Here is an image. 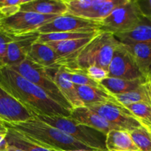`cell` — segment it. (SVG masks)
<instances>
[{
    "label": "cell",
    "mask_w": 151,
    "mask_h": 151,
    "mask_svg": "<svg viewBox=\"0 0 151 151\" xmlns=\"http://www.w3.org/2000/svg\"><path fill=\"white\" fill-rule=\"evenodd\" d=\"M0 85L35 115L69 117L70 111L55 101L44 90L8 66L0 68Z\"/></svg>",
    "instance_id": "obj_1"
},
{
    "label": "cell",
    "mask_w": 151,
    "mask_h": 151,
    "mask_svg": "<svg viewBox=\"0 0 151 151\" xmlns=\"http://www.w3.org/2000/svg\"><path fill=\"white\" fill-rule=\"evenodd\" d=\"M7 128H11L42 147L64 150H97L85 145L60 130L54 128L34 116L27 121L17 123L4 122Z\"/></svg>",
    "instance_id": "obj_2"
},
{
    "label": "cell",
    "mask_w": 151,
    "mask_h": 151,
    "mask_svg": "<svg viewBox=\"0 0 151 151\" xmlns=\"http://www.w3.org/2000/svg\"><path fill=\"white\" fill-rule=\"evenodd\" d=\"M119 44L114 34L100 31L80 52L74 69H85L95 65L108 71L115 49Z\"/></svg>",
    "instance_id": "obj_3"
},
{
    "label": "cell",
    "mask_w": 151,
    "mask_h": 151,
    "mask_svg": "<svg viewBox=\"0 0 151 151\" xmlns=\"http://www.w3.org/2000/svg\"><path fill=\"white\" fill-rule=\"evenodd\" d=\"M35 117L54 128L60 130L88 147L99 151H107L106 136L103 133L63 116L35 115Z\"/></svg>",
    "instance_id": "obj_4"
},
{
    "label": "cell",
    "mask_w": 151,
    "mask_h": 151,
    "mask_svg": "<svg viewBox=\"0 0 151 151\" xmlns=\"http://www.w3.org/2000/svg\"><path fill=\"white\" fill-rule=\"evenodd\" d=\"M10 67L29 82L44 90L55 101L63 108L70 111L73 109L59 90L49 69L34 63L27 58L19 64Z\"/></svg>",
    "instance_id": "obj_5"
},
{
    "label": "cell",
    "mask_w": 151,
    "mask_h": 151,
    "mask_svg": "<svg viewBox=\"0 0 151 151\" xmlns=\"http://www.w3.org/2000/svg\"><path fill=\"white\" fill-rule=\"evenodd\" d=\"M143 16L137 0H127L100 22V30L114 35L128 32L139 23Z\"/></svg>",
    "instance_id": "obj_6"
},
{
    "label": "cell",
    "mask_w": 151,
    "mask_h": 151,
    "mask_svg": "<svg viewBox=\"0 0 151 151\" xmlns=\"http://www.w3.org/2000/svg\"><path fill=\"white\" fill-rule=\"evenodd\" d=\"M57 16L19 11L10 17L0 19V29L11 36L24 35L37 31Z\"/></svg>",
    "instance_id": "obj_7"
},
{
    "label": "cell",
    "mask_w": 151,
    "mask_h": 151,
    "mask_svg": "<svg viewBox=\"0 0 151 151\" xmlns=\"http://www.w3.org/2000/svg\"><path fill=\"white\" fill-rule=\"evenodd\" d=\"M86 107L124 131L130 132L142 126L130 111L119 103H95L86 106Z\"/></svg>",
    "instance_id": "obj_8"
},
{
    "label": "cell",
    "mask_w": 151,
    "mask_h": 151,
    "mask_svg": "<svg viewBox=\"0 0 151 151\" xmlns=\"http://www.w3.org/2000/svg\"><path fill=\"white\" fill-rule=\"evenodd\" d=\"M101 29L100 22L65 14L58 16L38 29L41 34L52 32H81L99 31Z\"/></svg>",
    "instance_id": "obj_9"
},
{
    "label": "cell",
    "mask_w": 151,
    "mask_h": 151,
    "mask_svg": "<svg viewBox=\"0 0 151 151\" xmlns=\"http://www.w3.org/2000/svg\"><path fill=\"white\" fill-rule=\"evenodd\" d=\"M108 71L109 77L110 78L125 80L145 78L136 64L131 53L121 42L115 49Z\"/></svg>",
    "instance_id": "obj_10"
},
{
    "label": "cell",
    "mask_w": 151,
    "mask_h": 151,
    "mask_svg": "<svg viewBox=\"0 0 151 151\" xmlns=\"http://www.w3.org/2000/svg\"><path fill=\"white\" fill-rule=\"evenodd\" d=\"M34 114L0 85V119L7 123L27 121Z\"/></svg>",
    "instance_id": "obj_11"
},
{
    "label": "cell",
    "mask_w": 151,
    "mask_h": 151,
    "mask_svg": "<svg viewBox=\"0 0 151 151\" xmlns=\"http://www.w3.org/2000/svg\"><path fill=\"white\" fill-rule=\"evenodd\" d=\"M40 32L38 30L24 35L13 36L7 49L6 66L19 64L27 58L32 44L38 41Z\"/></svg>",
    "instance_id": "obj_12"
},
{
    "label": "cell",
    "mask_w": 151,
    "mask_h": 151,
    "mask_svg": "<svg viewBox=\"0 0 151 151\" xmlns=\"http://www.w3.org/2000/svg\"><path fill=\"white\" fill-rule=\"evenodd\" d=\"M69 117L82 125L103 133L106 136L112 130H122L97 113L90 110L86 106L73 109L71 111Z\"/></svg>",
    "instance_id": "obj_13"
},
{
    "label": "cell",
    "mask_w": 151,
    "mask_h": 151,
    "mask_svg": "<svg viewBox=\"0 0 151 151\" xmlns=\"http://www.w3.org/2000/svg\"><path fill=\"white\" fill-rule=\"evenodd\" d=\"M27 58L49 70H56L61 67L58 55L50 46L44 43H34L28 53Z\"/></svg>",
    "instance_id": "obj_14"
},
{
    "label": "cell",
    "mask_w": 151,
    "mask_h": 151,
    "mask_svg": "<svg viewBox=\"0 0 151 151\" xmlns=\"http://www.w3.org/2000/svg\"><path fill=\"white\" fill-rule=\"evenodd\" d=\"M52 76L61 94L73 109L85 106L80 99L75 85L70 80L69 74L64 66H61L55 70L54 74Z\"/></svg>",
    "instance_id": "obj_15"
},
{
    "label": "cell",
    "mask_w": 151,
    "mask_h": 151,
    "mask_svg": "<svg viewBox=\"0 0 151 151\" xmlns=\"http://www.w3.org/2000/svg\"><path fill=\"white\" fill-rule=\"evenodd\" d=\"M20 11L62 16L67 13V6L64 0H29L21 5Z\"/></svg>",
    "instance_id": "obj_16"
},
{
    "label": "cell",
    "mask_w": 151,
    "mask_h": 151,
    "mask_svg": "<svg viewBox=\"0 0 151 151\" xmlns=\"http://www.w3.org/2000/svg\"><path fill=\"white\" fill-rule=\"evenodd\" d=\"M115 36L122 44H151V19L143 16L135 27Z\"/></svg>",
    "instance_id": "obj_17"
},
{
    "label": "cell",
    "mask_w": 151,
    "mask_h": 151,
    "mask_svg": "<svg viewBox=\"0 0 151 151\" xmlns=\"http://www.w3.org/2000/svg\"><path fill=\"white\" fill-rule=\"evenodd\" d=\"M145 79L151 78V44H123Z\"/></svg>",
    "instance_id": "obj_18"
},
{
    "label": "cell",
    "mask_w": 151,
    "mask_h": 151,
    "mask_svg": "<svg viewBox=\"0 0 151 151\" xmlns=\"http://www.w3.org/2000/svg\"><path fill=\"white\" fill-rule=\"evenodd\" d=\"M107 151H141L137 147L129 131L112 130L106 135Z\"/></svg>",
    "instance_id": "obj_19"
},
{
    "label": "cell",
    "mask_w": 151,
    "mask_h": 151,
    "mask_svg": "<svg viewBox=\"0 0 151 151\" xmlns=\"http://www.w3.org/2000/svg\"><path fill=\"white\" fill-rule=\"evenodd\" d=\"M75 88L80 99L85 106L106 102L118 103L113 94L108 91L104 87L97 88L87 86L75 85Z\"/></svg>",
    "instance_id": "obj_20"
},
{
    "label": "cell",
    "mask_w": 151,
    "mask_h": 151,
    "mask_svg": "<svg viewBox=\"0 0 151 151\" xmlns=\"http://www.w3.org/2000/svg\"><path fill=\"white\" fill-rule=\"evenodd\" d=\"M146 81L147 80L145 78L125 80L122 78L108 77L106 79L102 81L100 84L111 94H119L136 90L142 84H144Z\"/></svg>",
    "instance_id": "obj_21"
},
{
    "label": "cell",
    "mask_w": 151,
    "mask_h": 151,
    "mask_svg": "<svg viewBox=\"0 0 151 151\" xmlns=\"http://www.w3.org/2000/svg\"><path fill=\"white\" fill-rule=\"evenodd\" d=\"M127 0H93L86 19L101 22L109 16L115 8L126 2Z\"/></svg>",
    "instance_id": "obj_22"
},
{
    "label": "cell",
    "mask_w": 151,
    "mask_h": 151,
    "mask_svg": "<svg viewBox=\"0 0 151 151\" xmlns=\"http://www.w3.org/2000/svg\"><path fill=\"white\" fill-rule=\"evenodd\" d=\"M113 95L116 101L125 107L138 103H145L151 105L146 82L134 91L124 93V94H113Z\"/></svg>",
    "instance_id": "obj_23"
},
{
    "label": "cell",
    "mask_w": 151,
    "mask_h": 151,
    "mask_svg": "<svg viewBox=\"0 0 151 151\" xmlns=\"http://www.w3.org/2000/svg\"><path fill=\"white\" fill-rule=\"evenodd\" d=\"M5 139L9 145L15 146L24 151H51L48 148L32 142L23 134L11 128H7V134Z\"/></svg>",
    "instance_id": "obj_24"
},
{
    "label": "cell",
    "mask_w": 151,
    "mask_h": 151,
    "mask_svg": "<svg viewBox=\"0 0 151 151\" xmlns=\"http://www.w3.org/2000/svg\"><path fill=\"white\" fill-rule=\"evenodd\" d=\"M101 30L92 31V32H52V33H40L38 38V42L49 43L57 42V41H69V40L81 39V38H94Z\"/></svg>",
    "instance_id": "obj_25"
},
{
    "label": "cell",
    "mask_w": 151,
    "mask_h": 151,
    "mask_svg": "<svg viewBox=\"0 0 151 151\" xmlns=\"http://www.w3.org/2000/svg\"><path fill=\"white\" fill-rule=\"evenodd\" d=\"M145 127L151 125V105L138 103L125 106Z\"/></svg>",
    "instance_id": "obj_26"
},
{
    "label": "cell",
    "mask_w": 151,
    "mask_h": 151,
    "mask_svg": "<svg viewBox=\"0 0 151 151\" xmlns=\"http://www.w3.org/2000/svg\"><path fill=\"white\" fill-rule=\"evenodd\" d=\"M67 6V13L77 17L83 18L90 10L93 0H64Z\"/></svg>",
    "instance_id": "obj_27"
},
{
    "label": "cell",
    "mask_w": 151,
    "mask_h": 151,
    "mask_svg": "<svg viewBox=\"0 0 151 151\" xmlns=\"http://www.w3.org/2000/svg\"><path fill=\"white\" fill-rule=\"evenodd\" d=\"M133 141L141 151H151V134L147 128L141 126L130 131Z\"/></svg>",
    "instance_id": "obj_28"
},
{
    "label": "cell",
    "mask_w": 151,
    "mask_h": 151,
    "mask_svg": "<svg viewBox=\"0 0 151 151\" xmlns=\"http://www.w3.org/2000/svg\"><path fill=\"white\" fill-rule=\"evenodd\" d=\"M66 72L69 75L70 80L75 85L78 86H87L97 87L101 88L103 87L101 84L96 81H93L91 78H88L82 69H67L64 67Z\"/></svg>",
    "instance_id": "obj_29"
},
{
    "label": "cell",
    "mask_w": 151,
    "mask_h": 151,
    "mask_svg": "<svg viewBox=\"0 0 151 151\" xmlns=\"http://www.w3.org/2000/svg\"><path fill=\"white\" fill-rule=\"evenodd\" d=\"M29 0H0V19L10 17L20 11L22 4Z\"/></svg>",
    "instance_id": "obj_30"
},
{
    "label": "cell",
    "mask_w": 151,
    "mask_h": 151,
    "mask_svg": "<svg viewBox=\"0 0 151 151\" xmlns=\"http://www.w3.org/2000/svg\"><path fill=\"white\" fill-rule=\"evenodd\" d=\"M82 70L88 78L99 83H100L102 81L109 77V71L95 65L91 66Z\"/></svg>",
    "instance_id": "obj_31"
},
{
    "label": "cell",
    "mask_w": 151,
    "mask_h": 151,
    "mask_svg": "<svg viewBox=\"0 0 151 151\" xmlns=\"http://www.w3.org/2000/svg\"><path fill=\"white\" fill-rule=\"evenodd\" d=\"M13 40V36L0 29V68L6 66L8 45Z\"/></svg>",
    "instance_id": "obj_32"
},
{
    "label": "cell",
    "mask_w": 151,
    "mask_h": 151,
    "mask_svg": "<svg viewBox=\"0 0 151 151\" xmlns=\"http://www.w3.org/2000/svg\"><path fill=\"white\" fill-rule=\"evenodd\" d=\"M137 2L143 16L151 19V0H137Z\"/></svg>",
    "instance_id": "obj_33"
},
{
    "label": "cell",
    "mask_w": 151,
    "mask_h": 151,
    "mask_svg": "<svg viewBox=\"0 0 151 151\" xmlns=\"http://www.w3.org/2000/svg\"><path fill=\"white\" fill-rule=\"evenodd\" d=\"M7 134V128L4 125V122L0 119V144L5 139Z\"/></svg>",
    "instance_id": "obj_34"
},
{
    "label": "cell",
    "mask_w": 151,
    "mask_h": 151,
    "mask_svg": "<svg viewBox=\"0 0 151 151\" xmlns=\"http://www.w3.org/2000/svg\"><path fill=\"white\" fill-rule=\"evenodd\" d=\"M5 151H24L23 150H21V149L18 148V147H15V146L13 145H9L7 147V149H6Z\"/></svg>",
    "instance_id": "obj_35"
},
{
    "label": "cell",
    "mask_w": 151,
    "mask_h": 151,
    "mask_svg": "<svg viewBox=\"0 0 151 151\" xmlns=\"http://www.w3.org/2000/svg\"><path fill=\"white\" fill-rule=\"evenodd\" d=\"M146 85H147V90L149 92V96H150V99L151 101V79H147L146 81Z\"/></svg>",
    "instance_id": "obj_36"
},
{
    "label": "cell",
    "mask_w": 151,
    "mask_h": 151,
    "mask_svg": "<svg viewBox=\"0 0 151 151\" xmlns=\"http://www.w3.org/2000/svg\"><path fill=\"white\" fill-rule=\"evenodd\" d=\"M41 146V145H40ZM46 147V148H48L49 150L51 151H91V150H60V149H55V148H52V147ZM94 151H99V150H94Z\"/></svg>",
    "instance_id": "obj_37"
},
{
    "label": "cell",
    "mask_w": 151,
    "mask_h": 151,
    "mask_svg": "<svg viewBox=\"0 0 151 151\" xmlns=\"http://www.w3.org/2000/svg\"><path fill=\"white\" fill-rule=\"evenodd\" d=\"M145 128H147V129L148 130V131H149V132H150V134H151V125H150V126L145 127Z\"/></svg>",
    "instance_id": "obj_38"
},
{
    "label": "cell",
    "mask_w": 151,
    "mask_h": 151,
    "mask_svg": "<svg viewBox=\"0 0 151 151\" xmlns=\"http://www.w3.org/2000/svg\"><path fill=\"white\" fill-rule=\"evenodd\" d=\"M0 151H1V150H0Z\"/></svg>",
    "instance_id": "obj_39"
},
{
    "label": "cell",
    "mask_w": 151,
    "mask_h": 151,
    "mask_svg": "<svg viewBox=\"0 0 151 151\" xmlns=\"http://www.w3.org/2000/svg\"><path fill=\"white\" fill-rule=\"evenodd\" d=\"M150 79H151V78H150Z\"/></svg>",
    "instance_id": "obj_40"
}]
</instances>
